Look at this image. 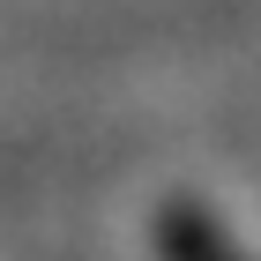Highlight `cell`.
Instances as JSON below:
<instances>
[{"instance_id":"obj_1","label":"cell","mask_w":261,"mask_h":261,"mask_svg":"<svg viewBox=\"0 0 261 261\" xmlns=\"http://www.w3.org/2000/svg\"><path fill=\"white\" fill-rule=\"evenodd\" d=\"M157 254L164 261H254L209 209H194V201H164L157 209Z\"/></svg>"}]
</instances>
